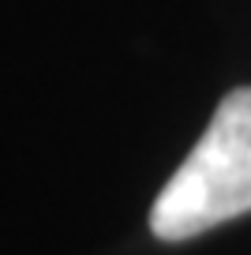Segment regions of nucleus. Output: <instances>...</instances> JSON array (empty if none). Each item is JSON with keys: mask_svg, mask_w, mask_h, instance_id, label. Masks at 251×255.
Instances as JSON below:
<instances>
[{"mask_svg": "<svg viewBox=\"0 0 251 255\" xmlns=\"http://www.w3.org/2000/svg\"><path fill=\"white\" fill-rule=\"evenodd\" d=\"M251 210V87L225 94L150 210L157 240H191Z\"/></svg>", "mask_w": 251, "mask_h": 255, "instance_id": "nucleus-1", "label": "nucleus"}]
</instances>
